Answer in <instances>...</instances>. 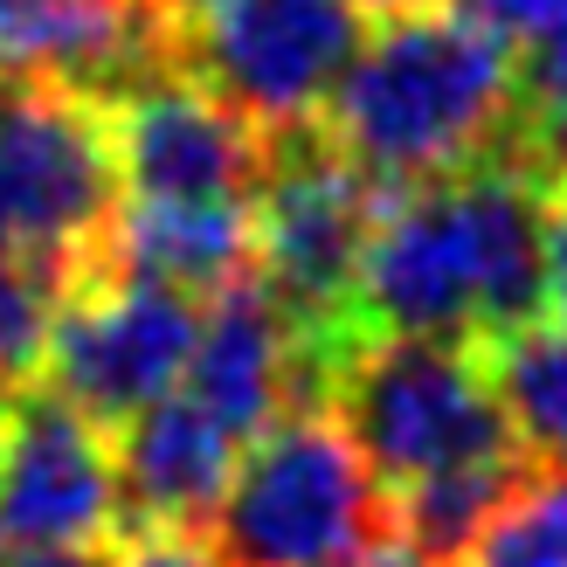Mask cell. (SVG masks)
<instances>
[{
  "label": "cell",
  "instance_id": "1",
  "mask_svg": "<svg viewBox=\"0 0 567 567\" xmlns=\"http://www.w3.org/2000/svg\"><path fill=\"white\" fill-rule=\"evenodd\" d=\"M547 194L519 159H485L457 181L394 187L360 264L367 339H485L540 319Z\"/></svg>",
  "mask_w": 567,
  "mask_h": 567
},
{
  "label": "cell",
  "instance_id": "2",
  "mask_svg": "<svg viewBox=\"0 0 567 567\" xmlns=\"http://www.w3.org/2000/svg\"><path fill=\"white\" fill-rule=\"evenodd\" d=\"M519 118V55L457 0L388 14L339 76L319 132L381 187H430L505 153Z\"/></svg>",
  "mask_w": 567,
  "mask_h": 567
},
{
  "label": "cell",
  "instance_id": "3",
  "mask_svg": "<svg viewBox=\"0 0 567 567\" xmlns=\"http://www.w3.org/2000/svg\"><path fill=\"white\" fill-rule=\"evenodd\" d=\"M388 533V492L353 450L347 422L332 402H298L243 443L208 519V547L229 567H353Z\"/></svg>",
  "mask_w": 567,
  "mask_h": 567
},
{
  "label": "cell",
  "instance_id": "4",
  "mask_svg": "<svg viewBox=\"0 0 567 567\" xmlns=\"http://www.w3.org/2000/svg\"><path fill=\"white\" fill-rule=\"evenodd\" d=\"M326 402L388 498L526 457L485 374V347L471 339L381 332L332 374Z\"/></svg>",
  "mask_w": 567,
  "mask_h": 567
},
{
  "label": "cell",
  "instance_id": "5",
  "mask_svg": "<svg viewBox=\"0 0 567 567\" xmlns=\"http://www.w3.org/2000/svg\"><path fill=\"white\" fill-rule=\"evenodd\" d=\"M388 194L394 187L360 174L319 125L270 138V174L257 187V277L305 332L311 367L326 374V394L339 367L367 347L360 264Z\"/></svg>",
  "mask_w": 567,
  "mask_h": 567
},
{
  "label": "cell",
  "instance_id": "6",
  "mask_svg": "<svg viewBox=\"0 0 567 567\" xmlns=\"http://www.w3.org/2000/svg\"><path fill=\"white\" fill-rule=\"evenodd\" d=\"M118 208L104 104L49 76H14L0 104V257L83 277L104 264Z\"/></svg>",
  "mask_w": 567,
  "mask_h": 567
},
{
  "label": "cell",
  "instance_id": "7",
  "mask_svg": "<svg viewBox=\"0 0 567 567\" xmlns=\"http://www.w3.org/2000/svg\"><path fill=\"white\" fill-rule=\"evenodd\" d=\"M360 0H215L174 35V63L264 138L311 132L367 42Z\"/></svg>",
  "mask_w": 567,
  "mask_h": 567
},
{
  "label": "cell",
  "instance_id": "8",
  "mask_svg": "<svg viewBox=\"0 0 567 567\" xmlns=\"http://www.w3.org/2000/svg\"><path fill=\"white\" fill-rule=\"evenodd\" d=\"M194 339H202V298L104 257L70 284L42 381L91 422L125 430L132 415L181 394Z\"/></svg>",
  "mask_w": 567,
  "mask_h": 567
},
{
  "label": "cell",
  "instance_id": "9",
  "mask_svg": "<svg viewBox=\"0 0 567 567\" xmlns=\"http://www.w3.org/2000/svg\"><path fill=\"white\" fill-rule=\"evenodd\" d=\"M125 208H249L270 174V138L181 63L97 97Z\"/></svg>",
  "mask_w": 567,
  "mask_h": 567
},
{
  "label": "cell",
  "instance_id": "10",
  "mask_svg": "<svg viewBox=\"0 0 567 567\" xmlns=\"http://www.w3.org/2000/svg\"><path fill=\"white\" fill-rule=\"evenodd\" d=\"M125 526L118 443L49 381L0 394V547H111Z\"/></svg>",
  "mask_w": 567,
  "mask_h": 567
},
{
  "label": "cell",
  "instance_id": "11",
  "mask_svg": "<svg viewBox=\"0 0 567 567\" xmlns=\"http://www.w3.org/2000/svg\"><path fill=\"white\" fill-rule=\"evenodd\" d=\"M181 394H194L236 443H249L284 409L326 402V374L311 367L305 332L270 298V284L243 277V284L208 298V319H202V339H194Z\"/></svg>",
  "mask_w": 567,
  "mask_h": 567
},
{
  "label": "cell",
  "instance_id": "12",
  "mask_svg": "<svg viewBox=\"0 0 567 567\" xmlns=\"http://www.w3.org/2000/svg\"><path fill=\"white\" fill-rule=\"evenodd\" d=\"M8 76H49L83 97H111L174 63V28L153 0H0Z\"/></svg>",
  "mask_w": 567,
  "mask_h": 567
},
{
  "label": "cell",
  "instance_id": "13",
  "mask_svg": "<svg viewBox=\"0 0 567 567\" xmlns=\"http://www.w3.org/2000/svg\"><path fill=\"white\" fill-rule=\"evenodd\" d=\"M118 443V492H125V526H194L208 533L221 492L236 477L243 443L194 402V394H166L146 415H132Z\"/></svg>",
  "mask_w": 567,
  "mask_h": 567
},
{
  "label": "cell",
  "instance_id": "14",
  "mask_svg": "<svg viewBox=\"0 0 567 567\" xmlns=\"http://www.w3.org/2000/svg\"><path fill=\"white\" fill-rule=\"evenodd\" d=\"M111 264L166 277L194 298L257 277V202L249 208H118Z\"/></svg>",
  "mask_w": 567,
  "mask_h": 567
},
{
  "label": "cell",
  "instance_id": "15",
  "mask_svg": "<svg viewBox=\"0 0 567 567\" xmlns=\"http://www.w3.org/2000/svg\"><path fill=\"white\" fill-rule=\"evenodd\" d=\"M485 374L505 402V422H513L526 464L567 471V326L526 319L485 339Z\"/></svg>",
  "mask_w": 567,
  "mask_h": 567
},
{
  "label": "cell",
  "instance_id": "16",
  "mask_svg": "<svg viewBox=\"0 0 567 567\" xmlns=\"http://www.w3.org/2000/svg\"><path fill=\"white\" fill-rule=\"evenodd\" d=\"M457 567H567V471H526Z\"/></svg>",
  "mask_w": 567,
  "mask_h": 567
},
{
  "label": "cell",
  "instance_id": "17",
  "mask_svg": "<svg viewBox=\"0 0 567 567\" xmlns=\"http://www.w3.org/2000/svg\"><path fill=\"white\" fill-rule=\"evenodd\" d=\"M70 284H76V277L49 270V264H14V257H0V394L42 381L49 339H55V319H63Z\"/></svg>",
  "mask_w": 567,
  "mask_h": 567
},
{
  "label": "cell",
  "instance_id": "18",
  "mask_svg": "<svg viewBox=\"0 0 567 567\" xmlns=\"http://www.w3.org/2000/svg\"><path fill=\"white\" fill-rule=\"evenodd\" d=\"M111 567H229L194 526H118Z\"/></svg>",
  "mask_w": 567,
  "mask_h": 567
},
{
  "label": "cell",
  "instance_id": "19",
  "mask_svg": "<svg viewBox=\"0 0 567 567\" xmlns=\"http://www.w3.org/2000/svg\"><path fill=\"white\" fill-rule=\"evenodd\" d=\"M505 159H519L540 181V194H567V111H554V118H513Z\"/></svg>",
  "mask_w": 567,
  "mask_h": 567
},
{
  "label": "cell",
  "instance_id": "20",
  "mask_svg": "<svg viewBox=\"0 0 567 567\" xmlns=\"http://www.w3.org/2000/svg\"><path fill=\"white\" fill-rule=\"evenodd\" d=\"M457 8L471 21L498 28L505 42H540V35H554V28L567 21V0H457Z\"/></svg>",
  "mask_w": 567,
  "mask_h": 567
},
{
  "label": "cell",
  "instance_id": "21",
  "mask_svg": "<svg viewBox=\"0 0 567 567\" xmlns=\"http://www.w3.org/2000/svg\"><path fill=\"white\" fill-rule=\"evenodd\" d=\"M540 319L567 326V194H547V291Z\"/></svg>",
  "mask_w": 567,
  "mask_h": 567
},
{
  "label": "cell",
  "instance_id": "22",
  "mask_svg": "<svg viewBox=\"0 0 567 567\" xmlns=\"http://www.w3.org/2000/svg\"><path fill=\"white\" fill-rule=\"evenodd\" d=\"M8 567H111V547H14Z\"/></svg>",
  "mask_w": 567,
  "mask_h": 567
},
{
  "label": "cell",
  "instance_id": "23",
  "mask_svg": "<svg viewBox=\"0 0 567 567\" xmlns=\"http://www.w3.org/2000/svg\"><path fill=\"white\" fill-rule=\"evenodd\" d=\"M353 567H450V560H430L422 547H409V540H394V533H388V540L367 554V560H353Z\"/></svg>",
  "mask_w": 567,
  "mask_h": 567
},
{
  "label": "cell",
  "instance_id": "24",
  "mask_svg": "<svg viewBox=\"0 0 567 567\" xmlns=\"http://www.w3.org/2000/svg\"><path fill=\"white\" fill-rule=\"evenodd\" d=\"M208 8H215V0H153V14H159L166 28H174V35H181V28H187V21H202Z\"/></svg>",
  "mask_w": 567,
  "mask_h": 567
},
{
  "label": "cell",
  "instance_id": "25",
  "mask_svg": "<svg viewBox=\"0 0 567 567\" xmlns=\"http://www.w3.org/2000/svg\"><path fill=\"white\" fill-rule=\"evenodd\" d=\"M360 8H381V14H409V8H430V0H360Z\"/></svg>",
  "mask_w": 567,
  "mask_h": 567
},
{
  "label": "cell",
  "instance_id": "26",
  "mask_svg": "<svg viewBox=\"0 0 567 567\" xmlns=\"http://www.w3.org/2000/svg\"><path fill=\"white\" fill-rule=\"evenodd\" d=\"M8 91H14V76H8V63H0V104H8Z\"/></svg>",
  "mask_w": 567,
  "mask_h": 567
},
{
  "label": "cell",
  "instance_id": "27",
  "mask_svg": "<svg viewBox=\"0 0 567 567\" xmlns=\"http://www.w3.org/2000/svg\"><path fill=\"white\" fill-rule=\"evenodd\" d=\"M0 567H8V560H0Z\"/></svg>",
  "mask_w": 567,
  "mask_h": 567
}]
</instances>
